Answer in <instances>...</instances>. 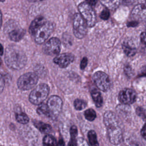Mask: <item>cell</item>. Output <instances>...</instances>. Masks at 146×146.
Listing matches in <instances>:
<instances>
[{
    "instance_id": "cb8c5ba5",
    "label": "cell",
    "mask_w": 146,
    "mask_h": 146,
    "mask_svg": "<svg viewBox=\"0 0 146 146\" xmlns=\"http://www.w3.org/2000/svg\"><path fill=\"white\" fill-rule=\"evenodd\" d=\"M84 115L85 118L88 121H93L96 117V113L95 111L91 108H89L86 110Z\"/></svg>"
},
{
    "instance_id": "d6986e66",
    "label": "cell",
    "mask_w": 146,
    "mask_h": 146,
    "mask_svg": "<svg viewBox=\"0 0 146 146\" xmlns=\"http://www.w3.org/2000/svg\"><path fill=\"white\" fill-rule=\"evenodd\" d=\"M71 139L68 143V146H76V137L78 135V129L75 125H72L70 128Z\"/></svg>"
},
{
    "instance_id": "4fadbf2b",
    "label": "cell",
    "mask_w": 146,
    "mask_h": 146,
    "mask_svg": "<svg viewBox=\"0 0 146 146\" xmlns=\"http://www.w3.org/2000/svg\"><path fill=\"white\" fill-rule=\"evenodd\" d=\"M74 60V56L70 53L62 54L54 59V62L60 67L64 68Z\"/></svg>"
},
{
    "instance_id": "603a6c76",
    "label": "cell",
    "mask_w": 146,
    "mask_h": 146,
    "mask_svg": "<svg viewBox=\"0 0 146 146\" xmlns=\"http://www.w3.org/2000/svg\"><path fill=\"white\" fill-rule=\"evenodd\" d=\"M123 48L125 54L128 56H133L136 53V49L134 47H131L130 45L127 43H124L123 45Z\"/></svg>"
},
{
    "instance_id": "e0dca14e",
    "label": "cell",
    "mask_w": 146,
    "mask_h": 146,
    "mask_svg": "<svg viewBox=\"0 0 146 146\" xmlns=\"http://www.w3.org/2000/svg\"><path fill=\"white\" fill-rule=\"evenodd\" d=\"M100 2L111 10L116 9L121 3V0H100Z\"/></svg>"
},
{
    "instance_id": "f546056e",
    "label": "cell",
    "mask_w": 146,
    "mask_h": 146,
    "mask_svg": "<svg viewBox=\"0 0 146 146\" xmlns=\"http://www.w3.org/2000/svg\"><path fill=\"white\" fill-rule=\"evenodd\" d=\"M140 39L142 43L146 44V33L143 32L140 35Z\"/></svg>"
},
{
    "instance_id": "4316f807",
    "label": "cell",
    "mask_w": 146,
    "mask_h": 146,
    "mask_svg": "<svg viewBox=\"0 0 146 146\" xmlns=\"http://www.w3.org/2000/svg\"><path fill=\"white\" fill-rule=\"evenodd\" d=\"M76 146H89L85 139L79 137L76 140Z\"/></svg>"
},
{
    "instance_id": "9c48e42d",
    "label": "cell",
    "mask_w": 146,
    "mask_h": 146,
    "mask_svg": "<svg viewBox=\"0 0 146 146\" xmlns=\"http://www.w3.org/2000/svg\"><path fill=\"white\" fill-rule=\"evenodd\" d=\"M93 80L96 87L102 91H107L112 86V82L108 75L102 71L95 72L93 76Z\"/></svg>"
},
{
    "instance_id": "6da1fadb",
    "label": "cell",
    "mask_w": 146,
    "mask_h": 146,
    "mask_svg": "<svg viewBox=\"0 0 146 146\" xmlns=\"http://www.w3.org/2000/svg\"><path fill=\"white\" fill-rule=\"evenodd\" d=\"M103 120L110 141L115 145L120 144L123 140V133L115 114L110 111H106Z\"/></svg>"
},
{
    "instance_id": "ba28073f",
    "label": "cell",
    "mask_w": 146,
    "mask_h": 146,
    "mask_svg": "<svg viewBox=\"0 0 146 146\" xmlns=\"http://www.w3.org/2000/svg\"><path fill=\"white\" fill-rule=\"evenodd\" d=\"M87 23L82 15L75 14L73 18V31L75 36L79 38H83L87 33Z\"/></svg>"
},
{
    "instance_id": "3957f363",
    "label": "cell",
    "mask_w": 146,
    "mask_h": 146,
    "mask_svg": "<svg viewBox=\"0 0 146 146\" xmlns=\"http://www.w3.org/2000/svg\"><path fill=\"white\" fill-rule=\"evenodd\" d=\"M48 94V86L44 83L40 84L30 94L29 100L35 105H40L47 98Z\"/></svg>"
},
{
    "instance_id": "7c38bea8",
    "label": "cell",
    "mask_w": 146,
    "mask_h": 146,
    "mask_svg": "<svg viewBox=\"0 0 146 146\" xmlns=\"http://www.w3.org/2000/svg\"><path fill=\"white\" fill-rule=\"evenodd\" d=\"M136 98V92L132 89L125 88L119 94V101L124 104H130L135 102Z\"/></svg>"
},
{
    "instance_id": "1f68e13d",
    "label": "cell",
    "mask_w": 146,
    "mask_h": 146,
    "mask_svg": "<svg viewBox=\"0 0 146 146\" xmlns=\"http://www.w3.org/2000/svg\"><path fill=\"white\" fill-rule=\"evenodd\" d=\"M87 3H88L91 6H95L96 5L98 0H86Z\"/></svg>"
},
{
    "instance_id": "ffe728a7",
    "label": "cell",
    "mask_w": 146,
    "mask_h": 146,
    "mask_svg": "<svg viewBox=\"0 0 146 146\" xmlns=\"http://www.w3.org/2000/svg\"><path fill=\"white\" fill-rule=\"evenodd\" d=\"M36 111L39 115H44L47 117H52L47 105L44 103H42L39 106Z\"/></svg>"
},
{
    "instance_id": "44dd1931",
    "label": "cell",
    "mask_w": 146,
    "mask_h": 146,
    "mask_svg": "<svg viewBox=\"0 0 146 146\" xmlns=\"http://www.w3.org/2000/svg\"><path fill=\"white\" fill-rule=\"evenodd\" d=\"M87 136L91 146H99V143L98 141L96 133L95 131H89L87 134Z\"/></svg>"
},
{
    "instance_id": "52a82bcc",
    "label": "cell",
    "mask_w": 146,
    "mask_h": 146,
    "mask_svg": "<svg viewBox=\"0 0 146 146\" xmlns=\"http://www.w3.org/2000/svg\"><path fill=\"white\" fill-rule=\"evenodd\" d=\"M54 29V25L50 22H46L35 32L34 34L35 41L38 43H43L50 36Z\"/></svg>"
},
{
    "instance_id": "8992f818",
    "label": "cell",
    "mask_w": 146,
    "mask_h": 146,
    "mask_svg": "<svg viewBox=\"0 0 146 146\" xmlns=\"http://www.w3.org/2000/svg\"><path fill=\"white\" fill-rule=\"evenodd\" d=\"M38 80V77L36 74L27 72L21 75L17 81V86L21 90H29L36 85Z\"/></svg>"
},
{
    "instance_id": "7402d4cb",
    "label": "cell",
    "mask_w": 146,
    "mask_h": 146,
    "mask_svg": "<svg viewBox=\"0 0 146 146\" xmlns=\"http://www.w3.org/2000/svg\"><path fill=\"white\" fill-rule=\"evenodd\" d=\"M43 146H58L55 139L51 135H46L43 139Z\"/></svg>"
},
{
    "instance_id": "30bf717a",
    "label": "cell",
    "mask_w": 146,
    "mask_h": 146,
    "mask_svg": "<svg viewBox=\"0 0 146 146\" xmlns=\"http://www.w3.org/2000/svg\"><path fill=\"white\" fill-rule=\"evenodd\" d=\"M43 51L48 55H55L60 51V42L57 38H51L43 46Z\"/></svg>"
},
{
    "instance_id": "2e32d148",
    "label": "cell",
    "mask_w": 146,
    "mask_h": 146,
    "mask_svg": "<svg viewBox=\"0 0 146 146\" xmlns=\"http://www.w3.org/2000/svg\"><path fill=\"white\" fill-rule=\"evenodd\" d=\"M34 124L36 127V128H38L41 132L48 133L51 131V127L50 126V125L44 123L42 121L34 120Z\"/></svg>"
},
{
    "instance_id": "d6a6232c",
    "label": "cell",
    "mask_w": 146,
    "mask_h": 146,
    "mask_svg": "<svg viewBox=\"0 0 146 146\" xmlns=\"http://www.w3.org/2000/svg\"><path fill=\"white\" fill-rule=\"evenodd\" d=\"M58 146H64V142L63 139H60L58 143Z\"/></svg>"
},
{
    "instance_id": "d4e9b609",
    "label": "cell",
    "mask_w": 146,
    "mask_h": 146,
    "mask_svg": "<svg viewBox=\"0 0 146 146\" xmlns=\"http://www.w3.org/2000/svg\"><path fill=\"white\" fill-rule=\"evenodd\" d=\"M74 107L76 110L80 111L84 109L86 107L87 103L83 100L76 99L75 100L74 102Z\"/></svg>"
},
{
    "instance_id": "5b68a950",
    "label": "cell",
    "mask_w": 146,
    "mask_h": 146,
    "mask_svg": "<svg viewBox=\"0 0 146 146\" xmlns=\"http://www.w3.org/2000/svg\"><path fill=\"white\" fill-rule=\"evenodd\" d=\"M78 9L87 26L88 27L94 26L96 23V17L95 11L91 6L87 2H82L78 5Z\"/></svg>"
},
{
    "instance_id": "d590c367",
    "label": "cell",
    "mask_w": 146,
    "mask_h": 146,
    "mask_svg": "<svg viewBox=\"0 0 146 146\" xmlns=\"http://www.w3.org/2000/svg\"><path fill=\"white\" fill-rule=\"evenodd\" d=\"M3 54V47L1 46V55Z\"/></svg>"
},
{
    "instance_id": "8d00e7d4",
    "label": "cell",
    "mask_w": 146,
    "mask_h": 146,
    "mask_svg": "<svg viewBox=\"0 0 146 146\" xmlns=\"http://www.w3.org/2000/svg\"><path fill=\"white\" fill-rule=\"evenodd\" d=\"M4 1H5V0H1V2H3Z\"/></svg>"
},
{
    "instance_id": "f1b7e54d",
    "label": "cell",
    "mask_w": 146,
    "mask_h": 146,
    "mask_svg": "<svg viewBox=\"0 0 146 146\" xmlns=\"http://www.w3.org/2000/svg\"><path fill=\"white\" fill-rule=\"evenodd\" d=\"M87 64V59L86 57H84L80 62V68L83 70L85 68Z\"/></svg>"
},
{
    "instance_id": "277c9868",
    "label": "cell",
    "mask_w": 146,
    "mask_h": 146,
    "mask_svg": "<svg viewBox=\"0 0 146 146\" xmlns=\"http://www.w3.org/2000/svg\"><path fill=\"white\" fill-rule=\"evenodd\" d=\"M4 29L9 38L14 42L20 40L25 34V30L14 21H9L7 22Z\"/></svg>"
},
{
    "instance_id": "836d02e7",
    "label": "cell",
    "mask_w": 146,
    "mask_h": 146,
    "mask_svg": "<svg viewBox=\"0 0 146 146\" xmlns=\"http://www.w3.org/2000/svg\"><path fill=\"white\" fill-rule=\"evenodd\" d=\"M29 2H40V1H43L44 0H27Z\"/></svg>"
},
{
    "instance_id": "83f0119b",
    "label": "cell",
    "mask_w": 146,
    "mask_h": 146,
    "mask_svg": "<svg viewBox=\"0 0 146 146\" xmlns=\"http://www.w3.org/2000/svg\"><path fill=\"white\" fill-rule=\"evenodd\" d=\"M110 14L109 11L107 9H104L102 11V13L100 15V17L102 19L106 20V19H108V18L110 17Z\"/></svg>"
},
{
    "instance_id": "484cf974",
    "label": "cell",
    "mask_w": 146,
    "mask_h": 146,
    "mask_svg": "<svg viewBox=\"0 0 146 146\" xmlns=\"http://www.w3.org/2000/svg\"><path fill=\"white\" fill-rule=\"evenodd\" d=\"M16 120L18 122L21 124H26L29 121V118L25 113H17L15 115Z\"/></svg>"
},
{
    "instance_id": "e575fe53",
    "label": "cell",
    "mask_w": 146,
    "mask_h": 146,
    "mask_svg": "<svg viewBox=\"0 0 146 146\" xmlns=\"http://www.w3.org/2000/svg\"><path fill=\"white\" fill-rule=\"evenodd\" d=\"M127 146H136L135 144L134 145V144H128Z\"/></svg>"
},
{
    "instance_id": "7a4b0ae2",
    "label": "cell",
    "mask_w": 146,
    "mask_h": 146,
    "mask_svg": "<svg viewBox=\"0 0 146 146\" xmlns=\"http://www.w3.org/2000/svg\"><path fill=\"white\" fill-rule=\"evenodd\" d=\"M5 62L10 68L14 70L22 69L26 64L27 57L23 51L18 46H8L5 52Z\"/></svg>"
},
{
    "instance_id": "8fae6325",
    "label": "cell",
    "mask_w": 146,
    "mask_h": 146,
    "mask_svg": "<svg viewBox=\"0 0 146 146\" xmlns=\"http://www.w3.org/2000/svg\"><path fill=\"white\" fill-rule=\"evenodd\" d=\"M47 105L52 117H55L60 113L62 110L63 102L60 97L56 95H52L47 100Z\"/></svg>"
},
{
    "instance_id": "4dcf8cb0",
    "label": "cell",
    "mask_w": 146,
    "mask_h": 146,
    "mask_svg": "<svg viewBox=\"0 0 146 146\" xmlns=\"http://www.w3.org/2000/svg\"><path fill=\"white\" fill-rule=\"evenodd\" d=\"M141 134L143 138L146 139V123L144 125L141 131Z\"/></svg>"
},
{
    "instance_id": "ac0fdd59",
    "label": "cell",
    "mask_w": 146,
    "mask_h": 146,
    "mask_svg": "<svg viewBox=\"0 0 146 146\" xmlns=\"http://www.w3.org/2000/svg\"><path fill=\"white\" fill-rule=\"evenodd\" d=\"M92 99L97 107H100L103 104V98L101 94L96 90H94L91 92Z\"/></svg>"
},
{
    "instance_id": "9a60e30c",
    "label": "cell",
    "mask_w": 146,
    "mask_h": 146,
    "mask_svg": "<svg viewBox=\"0 0 146 146\" xmlns=\"http://www.w3.org/2000/svg\"><path fill=\"white\" fill-rule=\"evenodd\" d=\"M46 19L42 17H39L35 18L31 23L29 28V32L32 35H34L36 30L45 22Z\"/></svg>"
},
{
    "instance_id": "5bb4252c",
    "label": "cell",
    "mask_w": 146,
    "mask_h": 146,
    "mask_svg": "<svg viewBox=\"0 0 146 146\" xmlns=\"http://www.w3.org/2000/svg\"><path fill=\"white\" fill-rule=\"evenodd\" d=\"M133 18L146 22V5L140 3L135 6L131 12Z\"/></svg>"
}]
</instances>
